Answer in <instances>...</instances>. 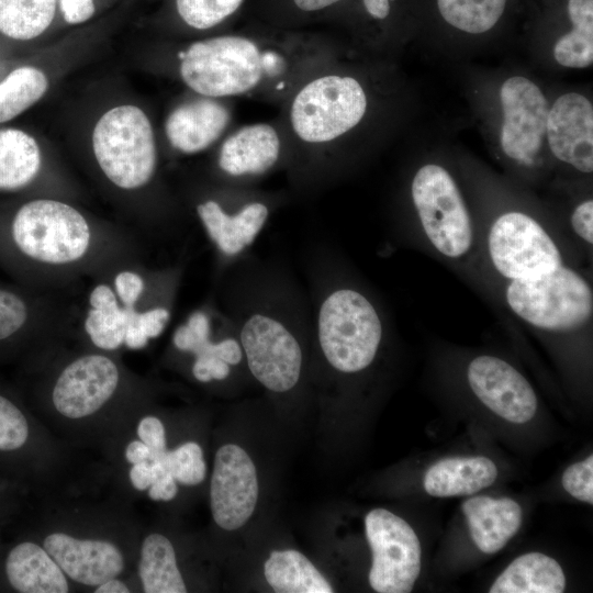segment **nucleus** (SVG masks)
Instances as JSON below:
<instances>
[{
  "label": "nucleus",
  "instance_id": "obj_1",
  "mask_svg": "<svg viewBox=\"0 0 593 593\" xmlns=\"http://www.w3.org/2000/svg\"><path fill=\"white\" fill-rule=\"evenodd\" d=\"M280 66L279 55L240 35L197 41L179 55L183 83L197 94L214 99L250 92Z\"/></svg>",
  "mask_w": 593,
  "mask_h": 593
},
{
  "label": "nucleus",
  "instance_id": "obj_2",
  "mask_svg": "<svg viewBox=\"0 0 593 593\" xmlns=\"http://www.w3.org/2000/svg\"><path fill=\"white\" fill-rule=\"evenodd\" d=\"M94 158L104 176L125 190L145 186L157 165L155 133L148 115L137 105L107 110L92 131Z\"/></svg>",
  "mask_w": 593,
  "mask_h": 593
},
{
  "label": "nucleus",
  "instance_id": "obj_3",
  "mask_svg": "<svg viewBox=\"0 0 593 593\" xmlns=\"http://www.w3.org/2000/svg\"><path fill=\"white\" fill-rule=\"evenodd\" d=\"M317 335L329 365L353 373L367 368L374 359L382 324L365 295L353 289H338L320 306Z\"/></svg>",
  "mask_w": 593,
  "mask_h": 593
},
{
  "label": "nucleus",
  "instance_id": "obj_4",
  "mask_svg": "<svg viewBox=\"0 0 593 593\" xmlns=\"http://www.w3.org/2000/svg\"><path fill=\"white\" fill-rule=\"evenodd\" d=\"M367 96L350 76L324 75L305 83L293 97L289 120L304 143L325 144L360 123L367 111Z\"/></svg>",
  "mask_w": 593,
  "mask_h": 593
},
{
  "label": "nucleus",
  "instance_id": "obj_5",
  "mask_svg": "<svg viewBox=\"0 0 593 593\" xmlns=\"http://www.w3.org/2000/svg\"><path fill=\"white\" fill-rule=\"evenodd\" d=\"M506 301L521 318L548 331L575 329L584 325L593 312L591 287L563 265L539 277L512 280L506 289Z\"/></svg>",
  "mask_w": 593,
  "mask_h": 593
},
{
  "label": "nucleus",
  "instance_id": "obj_6",
  "mask_svg": "<svg viewBox=\"0 0 593 593\" xmlns=\"http://www.w3.org/2000/svg\"><path fill=\"white\" fill-rule=\"evenodd\" d=\"M12 236L26 256L52 265L80 259L90 243V228L71 205L51 199L23 204L12 223Z\"/></svg>",
  "mask_w": 593,
  "mask_h": 593
},
{
  "label": "nucleus",
  "instance_id": "obj_7",
  "mask_svg": "<svg viewBox=\"0 0 593 593\" xmlns=\"http://www.w3.org/2000/svg\"><path fill=\"white\" fill-rule=\"evenodd\" d=\"M412 198L424 232L443 255L463 256L472 245V226L463 199L443 167L428 164L412 182Z\"/></svg>",
  "mask_w": 593,
  "mask_h": 593
},
{
  "label": "nucleus",
  "instance_id": "obj_8",
  "mask_svg": "<svg viewBox=\"0 0 593 593\" xmlns=\"http://www.w3.org/2000/svg\"><path fill=\"white\" fill-rule=\"evenodd\" d=\"M372 551L369 583L379 593H409L421 571V544L413 528L384 508L370 511L365 518Z\"/></svg>",
  "mask_w": 593,
  "mask_h": 593
},
{
  "label": "nucleus",
  "instance_id": "obj_9",
  "mask_svg": "<svg viewBox=\"0 0 593 593\" xmlns=\"http://www.w3.org/2000/svg\"><path fill=\"white\" fill-rule=\"evenodd\" d=\"M489 253L495 269L511 280L539 277L562 265L551 237L522 212H508L495 220L489 233Z\"/></svg>",
  "mask_w": 593,
  "mask_h": 593
},
{
  "label": "nucleus",
  "instance_id": "obj_10",
  "mask_svg": "<svg viewBox=\"0 0 593 593\" xmlns=\"http://www.w3.org/2000/svg\"><path fill=\"white\" fill-rule=\"evenodd\" d=\"M240 344L253 376L272 392H287L299 381L302 351L294 335L277 318L250 315L240 329Z\"/></svg>",
  "mask_w": 593,
  "mask_h": 593
},
{
  "label": "nucleus",
  "instance_id": "obj_11",
  "mask_svg": "<svg viewBox=\"0 0 593 593\" xmlns=\"http://www.w3.org/2000/svg\"><path fill=\"white\" fill-rule=\"evenodd\" d=\"M500 100L501 147L507 157L530 165L546 134L548 102L536 83L523 76H513L503 82Z\"/></svg>",
  "mask_w": 593,
  "mask_h": 593
},
{
  "label": "nucleus",
  "instance_id": "obj_12",
  "mask_svg": "<svg viewBox=\"0 0 593 593\" xmlns=\"http://www.w3.org/2000/svg\"><path fill=\"white\" fill-rule=\"evenodd\" d=\"M258 499L255 465L237 445L219 448L210 486L214 522L226 530L242 527L254 513Z\"/></svg>",
  "mask_w": 593,
  "mask_h": 593
},
{
  "label": "nucleus",
  "instance_id": "obj_13",
  "mask_svg": "<svg viewBox=\"0 0 593 593\" xmlns=\"http://www.w3.org/2000/svg\"><path fill=\"white\" fill-rule=\"evenodd\" d=\"M467 377L477 398L499 416L516 424L534 417L536 394L528 381L506 361L479 356L470 362Z\"/></svg>",
  "mask_w": 593,
  "mask_h": 593
},
{
  "label": "nucleus",
  "instance_id": "obj_14",
  "mask_svg": "<svg viewBox=\"0 0 593 593\" xmlns=\"http://www.w3.org/2000/svg\"><path fill=\"white\" fill-rule=\"evenodd\" d=\"M119 383L115 363L102 355H88L68 365L53 390L56 410L69 418L97 412L114 393Z\"/></svg>",
  "mask_w": 593,
  "mask_h": 593
},
{
  "label": "nucleus",
  "instance_id": "obj_15",
  "mask_svg": "<svg viewBox=\"0 0 593 593\" xmlns=\"http://www.w3.org/2000/svg\"><path fill=\"white\" fill-rule=\"evenodd\" d=\"M546 135L555 157L590 174L593 170V107L577 92L560 96L548 111Z\"/></svg>",
  "mask_w": 593,
  "mask_h": 593
},
{
  "label": "nucleus",
  "instance_id": "obj_16",
  "mask_svg": "<svg viewBox=\"0 0 593 593\" xmlns=\"http://www.w3.org/2000/svg\"><path fill=\"white\" fill-rule=\"evenodd\" d=\"M44 548L70 579L89 586H98L119 575L124 559L112 542L98 539H77L54 533L44 539Z\"/></svg>",
  "mask_w": 593,
  "mask_h": 593
},
{
  "label": "nucleus",
  "instance_id": "obj_17",
  "mask_svg": "<svg viewBox=\"0 0 593 593\" xmlns=\"http://www.w3.org/2000/svg\"><path fill=\"white\" fill-rule=\"evenodd\" d=\"M230 122L231 112L220 99L199 96L172 109L164 128L174 149L182 154H197L213 145Z\"/></svg>",
  "mask_w": 593,
  "mask_h": 593
},
{
  "label": "nucleus",
  "instance_id": "obj_18",
  "mask_svg": "<svg viewBox=\"0 0 593 593\" xmlns=\"http://www.w3.org/2000/svg\"><path fill=\"white\" fill-rule=\"evenodd\" d=\"M281 142L278 132L267 123L242 126L224 139L217 164L231 177L258 176L278 161Z\"/></svg>",
  "mask_w": 593,
  "mask_h": 593
},
{
  "label": "nucleus",
  "instance_id": "obj_19",
  "mask_svg": "<svg viewBox=\"0 0 593 593\" xmlns=\"http://www.w3.org/2000/svg\"><path fill=\"white\" fill-rule=\"evenodd\" d=\"M472 540L484 553L500 551L518 532L522 508L508 497L477 495L462 503Z\"/></svg>",
  "mask_w": 593,
  "mask_h": 593
},
{
  "label": "nucleus",
  "instance_id": "obj_20",
  "mask_svg": "<svg viewBox=\"0 0 593 593\" xmlns=\"http://www.w3.org/2000/svg\"><path fill=\"white\" fill-rule=\"evenodd\" d=\"M197 212L210 238L228 256L237 255L254 242L269 214L266 204L251 202L231 215L213 200L200 203Z\"/></svg>",
  "mask_w": 593,
  "mask_h": 593
},
{
  "label": "nucleus",
  "instance_id": "obj_21",
  "mask_svg": "<svg viewBox=\"0 0 593 593\" xmlns=\"http://www.w3.org/2000/svg\"><path fill=\"white\" fill-rule=\"evenodd\" d=\"M497 477V468L486 457L445 458L428 468L424 489L433 496L470 495L490 486Z\"/></svg>",
  "mask_w": 593,
  "mask_h": 593
},
{
  "label": "nucleus",
  "instance_id": "obj_22",
  "mask_svg": "<svg viewBox=\"0 0 593 593\" xmlns=\"http://www.w3.org/2000/svg\"><path fill=\"white\" fill-rule=\"evenodd\" d=\"M10 584L22 593H66L68 582L63 570L45 550L30 541L16 545L5 560Z\"/></svg>",
  "mask_w": 593,
  "mask_h": 593
},
{
  "label": "nucleus",
  "instance_id": "obj_23",
  "mask_svg": "<svg viewBox=\"0 0 593 593\" xmlns=\"http://www.w3.org/2000/svg\"><path fill=\"white\" fill-rule=\"evenodd\" d=\"M566 586L560 564L549 556L529 552L513 560L490 588L491 593H561Z\"/></svg>",
  "mask_w": 593,
  "mask_h": 593
},
{
  "label": "nucleus",
  "instance_id": "obj_24",
  "mask_svg": "<svg viewBox=\"0 0 593 593\" xmlns=\"http://www.w3.org/2000/svg\"><path fill=\"white\" fill-rule=\"evenodd\" d=\"M41 166V148L31 134L11 127L0 130V190L25 187Z\"/></svg>",
  "mask_w": 593,
  "mask_h": 593
},
{
  "label": "nucleus",
  "instance_id": "obj_25",
  "mask_svg": "<svg viewBox=\"0 0 593 593\" xmlns=\"http://www.w3.org/2000/svg\"><path fill=\"white\" fill-rule=\"evenodd\" d=\"M267 582L279 593H331L334 590L313 563L296 550L271 552L265 562Z\"/></svg>",
  "mask_w": 593,
  "mask_h": 593
},
{
  "label": "nucleus",
  "instance_id": "obj_26",
  "mask_svg": "<svg viewBox=\"0 0 593 593\" xmlns=\"http://www.w3.org/2000/svg\"><path fill=\"white\" fill-rule=\"evenodd\" d=\"M138 574L146 593H184L174 547L160 534L148 535L142 546Z\"/></svg>",
  "mask_w": 593,
  "mask_h": 593
},
{
  "label": "nucleus",
  "instance_id": "obj_27",
  "mask_svg": "<svg viewBox=\"0 0 593 593\" xmlns=\"http://www.w3.org/2000/svg\"><path fill=\"white\" fill-rule=\"evenodd\" d=\"M58 16L59 0H0V33L11 40L37 38Z\"/></svg>",
  "mask_w": 593,
  "mask_h": 593
},
{
  "label": "nucleus",
  "instance_id": "obj_28",
  "mask_svg": "<svg viewBox=\"0 0 593 593\" xmlns=\"http://www.w3.org/2000/svg\"><path fill=\"white\" fill-rule=\"evenodd\" d=\"M90 305L85 329L92 343L107 350L121 346L127 327V307L119 306L115 294L105 284L93 289Z\"/></svg>",
  "mask_w": 593,
  "mask_h": 593
},
{
  "label": "nucleus",
  "instance_id": "obj_29",
  "mask_svg": "<svg viewBox=\"0 0 593 593\" xmlns=\"http://www.w3.org/2000/svg\"><path fill=\"white\" fill-rule=\"evenodd\" d=\"M571 30L553 47L558 64L568 68H585L593 61V0H568Z\"/></svg>",
  "mask_w": 593,
  "mask_h": 593
},
{
  "label": "nucleus",
  "instance_id": "obj_30",
  "mask_svg": "<svg viewBox=\"0 0 593 593\" xmlns=\"http://www.w3.org/2000/svg\"><path fill=\"white\" fill-rule=\"evenodd\" d=\"M49 81L46 74L33 66L12 70L0 82V123L13 120L46 93Z\"/></svg>",
  "mask_w": 593,
  "mask_h": 593
},
{
  "label": "nucleus",
  "instance_id": "obj_31",
  "mask_svg": "<svg viewBox=\"0 0 593 593\" xmlns=\"http://www.w3.org/2000/svg\"><path fill=\"white\" fill-rule=\"evenodd\" d=\"M505 5L506 0H437L441 18L470 34L491 30L501 19Z\"/></svg>",
  "mask_w": 593,
  "mask_h": 593
},
{
  "label": "nucleus",
  "instance_id": "obj_32",
  "mask_svg": "<svg viewBox=\"0 0 593 593\" xmlns=\"http://www.w3.org/2000/svg\"><path fill=\"white\" fill-rule=\"evenodd\" d=\"M244 0H175L180 20L190 29L209 30L232 15Z\"/></svg>",
  "mask_w": 593,
  "mask_h": 593
},
{
  "label": "nucleus",
  "instance_id": "obj_33",
  "mask_svg": "<svg viewBox=\"0 0 593 593\" xmlns=\"http://www.w3.org/2000/svg\"><path fill=\"white\" fill-rule=\"evenodd\" d=\"M160 462L177 482L186 485L201 483L206 473L201 447L194 441H188L172 451H167Z\"/></svg>",
  "mask_w": 593,
  "mask_h": 593
},
{
  "label": "nucleus",
  "instance_id": "obj_34",
  "mask_svg": "<svg viewBox=\"0 0 593 593\" xmlns=\"http://www.w3.org/2000/svg\"><path fill=\"white\" fill-rule=\"evenodd\" d=\"M29 437V424L23 413L0 395V450L21 448Z\"/></svg>",
  "mask_w": 593,
  "mask_h": 593
},
{
  "label": "nucleus",
  "instance_id": "obj_35",
  "mask_svg": "<svg viewBox=\"0 0 593 593\" xmlns=\"http://www.w3.org/2000/svg\"><path fill=\"white\" fill-rule=\"evenodd\" d=\"M562 486L574 499L593 503V456L569 466L562 474Z\"/></svg>",
  "mask_w": 593,
  "mask_h": 593
},
{
  "label": "nucleus",
  "instance_id": "obj_36",
  "mask_svg": "<svg viewBox=\"0 0 593 593\" xmlns=\"http://www.w3.org/2000/svg\"><path fill=\"white\" fill-rule=\"evenodd\" d=\"M25 303L15 294L0 290V339L8 338L25 323Z\"/></svg>",
  "mask_w": 593,
  "mask_h": 593
},
{
  "label": "nucleus",
  "instance_id": "obj_37",
  "mask_svg": "<svg viewBox=\"0 0 593 593\" xmlns=\"http://www.w3.org/2000/svg\"><path fill=\"white\" fill-rule=\"evenodd\" d=\"M137 435L150 450V462L160 461L167 452L163 423L155 416H146L137 426Z\"/></svg>",
  "mask_w": 593,
  "mask_h": 593
},
{
  "label": "nucleus",
  "instance_id": "obj_38",
  "mask_svg": "<svg viewBox=\"0 0 593 593\" xmlns=\"http://www.w3.org/2000/svg\"><path fill=\"white\" fill-rule=\"evenodd\" d=\"M97 12V0H59L63 21L70 25L88 22Z\"/></svg>",
  "mask_w": 593,
  "mask_h": 593
},
{
  "label": "nucleus",
  "instance_id": "obj_39",
  "mask_svg": "<svg viewBox=\"0 0 593 593\" xmlns=\"http://www.w3.org/2000/svg\"><path fill=\"white\" fill-rule=\"evenodd\" d=\"M152 466L154 481L149 486V497L154 501L172 500L178 492L177 481L160 462H152Z\"/></svg>",
  "mask_w": 593,
  "mask_h": 593
},
{
  "label": "nucleus",
  "instance_id": "obj_40",
  "mask_svg": "<svg viewBox=\"0 0 593 593\" xmlns=\"http://www.w3.org/2000/svg\"><path fill=\"white\" fill-rule=\"evenodd\" d=\"M199 356H214L228 365H236L242 359V347L237 340L233 338L224 339L220 343L213 344L210 340L203 343L194 353Z\"/></svg>",
  "mask_w": 593,
  "mask_h": 593
},
{
  "label": "nucleus",
  "instance_id": "obj_41",
  "mask_svg": "<svg viewBox=\"0 0 593 593\" xmlns=\"http://www.w3.org/2000/svg\"><path fill=\"white\" fill-rule=\"evenodd\" d=\"M228 366L227 362L217 357L199 356L193 363L192 373L201 382H209L213 379L223 380L230 373Z\"/></svg>",
  "mask_w": 593,
  "mask_h": 593
},
{
  "label": "nucleus",
  "instance_id": "obj_42",
  "mask_svg": "<svg viewBox=\"0 0 593 593\" xmlns=\"http://www.w3.org/2000/svg\"><path fill=\"white\" fill-rule=\"evenodd\" d=\"M114 284L118 295L125 306H133L144 289L143 279L132 271L120 272L115 278Z\"/></svg>",
  "mask_w": 593,
  "mask_h": 593
},
{
  "label": "nucleus",
  "instance_id": "obj_43",
  "mask_svg": "<svg viewBox=\"0 0 593 593\" xmlns=\"http://www.w3.org/2000/svg\"><path fill=\"white\" fill-rule=\"evenodd\" d=\"M169 312L164 307H156L144 313H135V321L148 338L157 337L164 331Z\"/></svg>",
  "mask_w": 593,
  "mask_h": 593
},
{
  "label": "nucleus",
  "instance_id": "obj_44",
  "mask_svg": "<svg viewBox=\"0 0 593 593\" xmlns=\"http://www.w3.org/2000/svg\"><path fill=\"white\" fill-rule=\"evenodd\" d=\"M573 231L586 243H593V201L586 200L571 215Z\"/></svg>",
  "mask_w": 593,
  "mask_h": 593
},
{
  "label": "nucleus",
  "instance_id": "obj_45",
  "mask_svg": "<svg viewBox=\"0 0 593 593\" xmlns=\"http://www.w3.org/2000/svg\"><path fill=\"white\" fill-rule=\"evenodd\" d=\"M127 307V327L124 337V344L131 349H141L147 345L148 337L143 333L135 321L136 311L133 306Z\"/></svg>",
  "mask_w": 593,
  "mask_h": 593
},
{
  "label": "nucleus",
  "instance_id": "obj_46",
  "mask_svg": "<svg viewBox=\"0 0 593 593\" xmlns=\"http://www.w3.org/2000/svg\"><path fill=\"white\" fill-rule=\"evenodd\" d=\"M130 480L136 490L144 491L148 489L154 481L152 462L143 461L133 465L130 470Z\"/></svg>",
  "mask_w": 593,
  "mask_h": 593
},
{
  "label": "nucleus",
  "instance_id": "obj_47",
  "mask_svg": "<svg viewBox=\"0 0 593 593\" xmlns=\"http://www.w3.org/2000/svg\"><path fill=\"white\" fill-rule=\"evenodd\" d=\"M125 457L132 465L143 461L150 462V450L142 440H134L126 447Z\"/></svg>",
  "mask_w": 593,
  "mask_h": 593
},
{
  "label": "nucleus",
  "instance_id": "obj_48",
  "mask_svg": "<svg viewBox=\"0 0 593 593\" xmlns=\"http://www.w3.org/2000/svg\"><path fill=\"white\" fill-rule=\"evenodd\" d=\"M187 325L193 332V334L200 339H209L210 334V323L208 316L202 312L193 313Z\"/></svg>",
  "mask_w": 593,
  "mask_h": 593
},
{
  "label": "nucleus",
  "instance_id": "obj_49",
  "mask_svg": "<svg viewBox=\"0 0 593 593\" xmlns=\"http://www.w3.org/2000/svg\"><path fill=\"white\" fill-rule=\"evenodd\" d=\"M367 13L377 20L385 19L391 9L390 0H362Z\"/></svg>",
  "mask_w": 593,
  "mask_h": 593
},
{
  "label": "nucleus",
  "instance_id": "obj_50",
  "mask_svg": "<svg viewBox=\"0 0 593 593\" xmlns=\"http://www.w3.org/2000/svg\"><path fill=\"white\" fill-rule=\"evenodd\" d=\"M342 0H293L294 4L302 11L316 12L324 10Z\"/></svg>",
  "mask_w": 593,
  "mask_h": 593
},
{
  "label": "nucleus",
  "instance_id": "obj_51",
  "mask_svg": "<svg viewBox=\"0 0 593 593\" xmlns=\"http://www.w3.org/2000/svg\"><path fill=\"white\" fill-rule=\"evenodd\" d=\"M96 593H128L130 590L126 584L115 578L109 579L101 583L94 590Z\"/></svg>",
  "mask_w": 593,
  "mask_h": 593
}]
</instances>
